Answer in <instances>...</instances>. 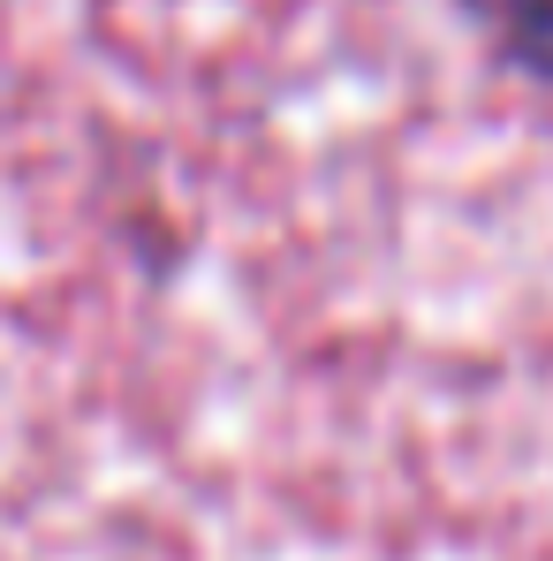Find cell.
Segmentation results:
<instances>
[{
  "label": "cell",
  "mask_w": 553,
  "mask_h": 561,
  "mask_svg": "<svg viewBox=\"0 0 553 561\" xmlns=\"http://www.w3.org/2000/svg\"><path fill=\"white\" fill-rule=\"evenodd\" d=\"M508 46L553 77V0H508Z\"/></svg>",
  "instance_id": "1"
}]
</instances>
